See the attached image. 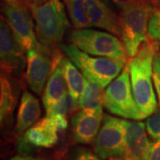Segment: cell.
<instances>
[{"instance_id":"18","label":"cell","mask_w":160,"mask_h":160,"mask_svg":"<svg viewBox=\"0 0 160 160\" xmlns=\"http://www.w3.org/2000/svg\"><path fill=\"white\" fill-rule=\"evenodd\" d=\"M62 65L69 95L75 102L79 103L80 94L85 86V77L81 74L78 68L68 57H63Z\"/></svg>"},{"instance_id":"15","label":"cell","mask_w":160,"mask_h":160,"mask_svg":"<svg viewBox=\"0 0 160 160\" xmlns=\"http://www.w3.org/2000/svg\"><path fill=\"white\" fill-rule=\"evenodd\" d=\"M58 132L60 129L55 121L46 116L25 132L23 139L34 147L51 148L59 141Z\"/></svg>"},{"instance_id":"30","label":"cell","mask_w":160,"mask_h":160,"mask_svg":"<svg viewBox=\"0 0 160 160\" xmlns=\"http://www.w3.org/2000/svg\"><path fill=\"white\" fill-rule=\"evenodd\" d=\"M112 160H126V158H114V159Z\"/></svg>"},{"instance_id":"33","label":"cell","mask_w":160,"mask_h":160,"mask_svg":"<svg viewBox=\"0 0 160 160\" xmlns=\"http://www.w3.org/2000/svg\"><path fill=\"white\" fill-rule=\"evenodd\" d=\"M159 1H160V0H159Z\"/></svg>"},{"instance_id":"7","label":"cell","mask_w":160,"mask_h":160,"mask_svg":"<svg viewBox=\"0 0 160 160\" xmlns=\"http://www.w3.org/2000/svg\"><path fill=\"white\" fill-rule=\"evenodd\" d=\"M5 19L24 51L43 46L37 38L34 18L29 7L19 2L4 3L2 6Z\"/></svg>"},{"instance_id":"12","label":"cell","mask_w":160,"mask_h":160,"mask_svg":"<svg viewBox=\"0 0 160 160\" xmlns=\"http://www.w3.org/2000/svg\"><path fill=\"white\" fill-rule=\"evenodd\" d=\"M103 110L81 109L71 119L72 132L79 143L88 144L95 141L102 122Z\"/></svg>"},{"instance_id":"10","label":"cell","mask_w":160,"mask_h":160,"mask_svg":"<svg viewBox=\"0 0 160 160\" xmlns=\"http://www.w3.org/2000/svg\"><path fill=\"white\" fill-rule=\"evenodd\" d=\"M27 65L25 78L29 88L37 94H42L50 76L52 66V58L41 47L27 52Z\"/></svg>"},{"instance_id":"26","label":"cell","mask_w":160,"mask_h":160,"mask_svg":"<svg viewBox=\"0 0 160 160\" xmlns=\"http://www.w3.org/2000/svg\"><path fill=\"white\" fill-rule=\"evenodd\" d=\"M117 6L119 7L120 9L126 7V6L132 5L133 3H136L138 1H141V0H112ZM151 1H157V0H151Z\"/></svg>"},{"instance_id":"29","label":"cell","mask_w":160,"mask_h":160,"mask_svg":"<svg viewBox=\"0 0 160 160\" xmlns=\"http://www.w3.org/2000/svg\"><path fill=\"white\" fill-rule=\"evenodd\" d=\"M4 3H12V2H19V3H21V1L20 0H2ZM22 4V3H21Z\"/></svg>"},{"instance_id":"22","label":"cell","mask_w":160,"mask_h":160,"mask_svg":"<svg viewBox=\"0 0 160 160\" xmlns=\"http://www.w3.org/2000/svg\"><path fill=\"white\" fill-rule=\"evenodd\" d=\"M146 128L153 140L160 139V111L149 117L146 121Z\"/></svg>"},{"instance_id":"1","label":"cell","mask_w":160,"mask_h":160,"mask_svg":"<svg viewBox=\"0 0 160 160\" xmlns=\"http://www.w3.org/2000/svg\"><path fill=\"white\" fill-rule=\"evenodd\" d=\"M160 43L149 38L128 62L133 96L142 118L157 110V98L153 87V61Z\"/></svg>"},{"instance_id":"25","label":"cell","mask_w":160,"mask_h":160,"mask_svg":"<svg viewBox=\"0 0 160 160\" xmlns=\"http://www.w3.org/2000/svg\"><path fill=\"white\" fill-rule=\"evenodd\" d=\"M147 160H160V139L151 142Z\"/></svg>"},{"instance_id":"31","label":"cell","mask_w":160,"mask_h":160,"mask_svg":"<svg viewBox=\"0 0 160 160\" xmlns=\"http://www.w3.org/2000/svg\"><path fill=\"white\" fill-rule=\"evenodd\" d=\"M158 53L160 55V45H159V47H158Z\"/></svg>"},{"instance_id":"3","label":"cell","mask_w":160,"mask_h":160,"mask_svg":"<svg viewBox=\"0 0 160 160\" xmlns=\"http://www.w3.org/2000/svg\"><path fill=\"white\" fill-rule=\"evenodd\" d=\"M157 7V1L141 0L121 9L120 38L129 59L133 57L143 43L149 40L148 24Z\"/></svg>"},{"instance_id":"28","label":"cell","mask_w":160,"mask_h":160,"mask_svg":"<svg viewBox=\"0 0 160 160\" xmlns=\"http://www.w3.org/2000/svg\"><path fill=\"white\" fill-rule=\"evenodd\" d=\"M11 160H41L38 158H35L32 157H29V156H15L13 157Z\"/></svg>"},{"instance_id":"21","label":"cell","mask_w":160,"mask_h":160,"mask_svg":"<svg viewBox=\"0 0 160 160\" xmlns=\"http://www.w3.org/2000/svg\"><path fill=\"white\" fill-rule=\"evenodd\" d=\"M148 35L150 39L160 43V7H157L149 18Z\"/></svg>"},{"instance_id":"27","label":"cell","mask_w":160,"mask_h":160,"mask_svg":"<svg viewBox=\"0 0 160 160\" xmlns=\"http://www.w3.org/2000/svg\"><path fill=\"white\" fill-rule=\"evenodd\" d=\"M20 1L24 6L30 8L32 6H38V5H41V4L45 3L46 0H20Z\"/></svg>"},{"instance_id":"11","label":"cell","mask_w":160,"mask_h":160,"mask_svg":"<svg viewBox=\"0 0 160 160\" xmlns=\"http://www.w3.org/2000/svg\"><path fill=\"white\" fill-rule=\"evenodd\" d=\"M150 144L146 133V124L140 121H126L124 158L147 160Z\"/></svg>"},{"instance_id":"16","label":"cell","mask_w":160,"mask_h":160,"mask_svg":"<svg viewBox=\"0 0 160 160\" xmlns=\"http://www.w3.org/2000/svg\"><path fill=\"white\" fill-rule=\"evenodd\" d=\"M41 115V108L38 99L29 91L23 92L18 109L15 132L22 134L29 127L38 122Z\"/></svg>"},{"instance_id":"13","label":"cell","mask_w":160,"mask_h":160,"mask_svg":"<svg viewBox=\"0 0 160 160\" xmlns=\"http://www.w3.org/2000/svg\"><path fill=\"white\" fill-rule=\"evenodd\" d=\"M63 57L64 56L60 51L56 52L52 56V66L51 73L48 78L46 89L42 97L46 112L50 110L68 92V87L63 70Z\"/></svg>"},{"instance_id":"19","label":"cell","mask_w":160,"mask_h":160,"mask_svg":"<svg viewBox=\"0 0 160 160\" xmlns=\"http://www.w3.org/2000/svg\"><path fill=\"white\" fill-rule=\"evenodd\" d=\"M75 29L92 27L86 0H63Z\"/></svg>"},{"instance_id":"9","label":"cell","mask_w":160,"mask_h":160,"mask_svg":"<svg viewBox=\"0 0 160 160\" xmlns=\"http://www.w3.org/2000/svg\"><path fill=\"white\" fill-rule=\"evenodd\" d=\"M6 19L0 23V58L1 69L6 75L20 77L27 65V57Z\"/></svg>"},{"instance_id":"23","label":"cell","mask_w":160,"mask_h":160,"mask_svg":"<svg viewBox=\"0 0 160 160\" xmlns=\"http://www.w3.org/2000/svg\"><path fill=\"white\" fill-rule=\"evenodd\" d=\"M153 82L160 107V55L158 53V52L153 61Z\"/></svg>"},{"instance_id":"5","label":"cell","mask_w":160,"mask_h":160,"mask_svg":"<svg viewBox=\"0 0 160 160\" xmlns=\"http://www.w3.org/2000/svg\"><path fill=\"white\" fill-rule=\"evenodd\" d=\"M72 45L92 56L125 60L128 57L122 40L114 35L88 29H76L71 36Z\"/></svg>"},{"instance_id":"8","label":"cell","mask_w":160,"mask_h":160,"mask_svg":"<svg viewBox=\"0 0 160 160\" xmlns=\"http://www.w3.org/2000/svg\"><path fill=\"white\" fill-rule=\"evenodd\" d=\"M126 121L105 115L103 125L95 139L94 149L102 159L124 157Z\"/></svg>"},{"instance_id":"24","label":"cell","mask_w":160,"mask_h":160,"mask_svg":"<svg viewBox=\"0 0 160 160\" xmlns=\"http://www.w3.org/2000/svg\"><path fill=\"white\" fill-rule=\"evenodd\" d=\"M71 160H101V158L98 155H95L89 150L82 149L75 154L74 158Z\"/></svg>"},{"instance_id":"2","label":"cell","mask_w":160,"mask_h":160,"mask_svg":"<svg viewBox=\"0 0 160 160\" xmlns=\"http://www.w3.org/2000/svg\"><path fill=\"white\" fill-rule=\"evenodd\" d=\"M34 18L37 38L51 56L59 51V46L69 28V22L60 0H46L29 8Z\"/></svg>"},{"instance_id":"4","label":"cell","mask_w":160,"mask_h":160,"mask_svg":"<svg viewBox=\"0 0 160 160\" xmlns=\"http://www.w3.org/2000/svg\"><path fill=\"white\" fill-rule=\"evenodd\" d=\"M62 47L67 57L78 68L86 79L97 83L103 89L122 72L126 65L125 60L92 56L73 45Z\"/></svg>"},{"instance_id":"20","label":"cell","mask_w":160,"mask_h":160,"mask_svg":"<svg viewBox=\"0 0 160 160\" xmlns=\"http://www.w3.org/2000/svg\"><path fill=\"white\" fill-rule=\"evenodd\" d=\"M1 100H0V118L1 123L12 111L16 102V97L12 91L11 83L6 76L1 77Z\"/></svg>"},{"instance_id":"14","label":"cell","mask_w":160,"mask_h":160,"mask_svg":"<svg viewBox=\"0 0 160 160\" xmlns=\"http://www.w3.org/2000/svg\"><path fill=\"white\" fill-rule=\"evenodd\" d=\"M88 14L92 27L107 30L112 34L121 36L119 16L110 9L103 0H86Z\"/></svg>"},{"instance_id":"6","label":"cell","mask_w":160,"mask_h":160,"mask_svg":"<svg viewBox=\"0 0 160 160\" xmlns=\"http://www.w3.org/2000/svg\"><path fill=\"white\" fill-rule=\"evenodd\" d=\"M103 106L109 112L122 118L143 119L133 96L128 64L104 91Z\"/></svg>"},{"instance_id":"17","label":"cell","mask_w":160,"mask_h":160,"mask_svg":"<svg viewBox=\"0 0 160 160\" xmlns=\"http://www.w3.org/2000/svg\"><path fill=\"white\" fill-rule=\"evenodd\" d=\"M103 88L97 83L86 79L79 97V108L88 110H103Z\"/></svg>"},{"instance_id":"32","label":"cell","mask_w":160,"mask_h":160,"mask_svg":"<svg viewBox=\"0 0 160 160\" xmlns=\"http://www.w3.org/2000/svg\"><path fill=\"white\" fill-rule=\"evenodd\" d=\"M103 1H105L106 3H109V0H103Z\"/></svg>"}]
</instances>
